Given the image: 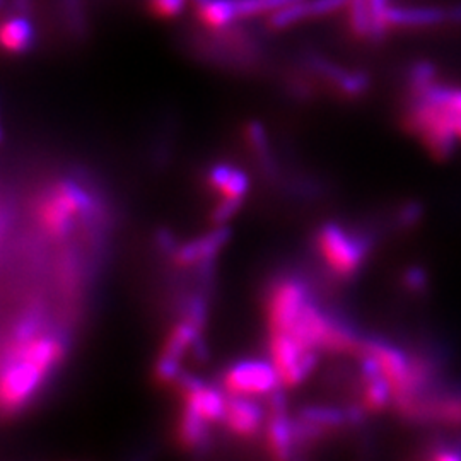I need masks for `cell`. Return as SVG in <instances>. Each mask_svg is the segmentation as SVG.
<instances>
[{
	"label": "cell",
	"mask_w": 461,
	"mask_h": 461,
	"mask_svg": "<svg viewBox=\"0 0 461 461\" xmlns=\"http://www.w3.org/2000/svg\"><path fill=\"white\" fill-rule=\"evenodd\" d=\"M66 344L53 333L36 331L24 339H14L4 354L2 369V409L16 413L40 390L55 366L62 361Z\"/></svg>",
	"instance_id": "1"
},
{
	"label": "cell",
	"mask_w": 461,
	"mask_h": 461,
	"mask_svg": "<svg viewBox=\"0 0 461 461\" xmlns=\"http://www.w3.org/2000/svg\"><path fill=\"white\" fill-rule=\"evenodd\" d=\"M316 248L330 272L339 279L352 277L363 264L367 247L356 232L327 224L316 234Z\"/></svg>",
	"instance_id": "2"
},
{
	"label": "cell",
	"mask_w": 461,
	"mask_h": 461,
	"mask_svg": "<svg viewBox=\"0 0 461 461\" xmlns=\"http://www.w3.org/2000/svg\"><path fill=\"white\" fill-rule=\"evenodd\" d=\"M87 195L79 186L70 183L57 185L40 203L38 219L41 228L51 238L64 236L87 209Z\"/></svg>",
	"instance_id": "3"
},
{
	"label": "cell",
	"mask_w": 461,
	"mask_h": 461,
	"mask_svg": "<svg viewBox=\"0 0 461 461\" xmlns=\"http://www.w3.org/2000/svg\"><path fill=\"white\" fill-rule=\"evenodd\" d=\"M268 348L272 364L285 388H294L312 375L320 352L301 346L289 333H270Z\"/></svg>",
	"instance_id": "4"
},
{
	"label": "cell",
	"mask_w": 461,
	"mask_h": 461,
	"mask_svg": "<svg viewBox=\"0 0 461 461\" xmlns=\"http://www.w3.org/2000/svg\"><path fill=\"white\" fill-rule=\"evenodd\" d=\"M222 390L230 396L272 395L279 390L280 378L272 363L243 361L232 364L222 375Z\"/></svg>",
	"instance_id": "5"
},
{
	"label": "cell",
	"mask_w": 461,
	"mask_h": 461,
	"mask_svg": "<svg viewBox=\"0 0 461 461\" xmlns=\"http://www.w3.org/2000/svg\"><path fill=\"white\" fill-rule=\"evenodd\" d=\"M310 303L306 285L301 280L287 277L276 282L267 301L270 333L293 329Z\"/></svg>",
	"instance_id": "6"
},
{
	"label": "cell",
	"mask_w": 461,
	"mask_h": 461,
	"mask_svg": "<svg viewBox=\"0 0 461 461\" xmlns=\"http://www.w3.org/2000/svg\"><path fill=\"white\" fill-rule=\"evenodd\" d=\"M207 183L221 195V202L212 212V221L221 226L238 211L240 203L247 195L248 176L232 166L219 165L209 171Z\"/></svg>",
	"instance_id": "7"
},
{
	"label": "cell",
	"mask_w": 461,
	"mask_h": 461,
	"mask_svg": "<svg viewBox=\"0 0 461 461\" xmlns=\"http://www.w3.org/2000/svg\"><path fill=\"white\" fill-rule=\"evenodd\" d=\"M285 400L279 392L270 395V417L265 426V441L270 456L287 460L296 449V428L294 420L287 417Z\"/></svg>",
	"instance_id": "8"
},
{
	"label": "cell",
	"mask_w": 461,
	"mask_h": 461,
	"mask_svg": "<svg viewBox=\"0 0 461 461\" xmlns=\"http://www.w3.org/2000/svg\"><path fill=\"white\" fill-rule=\"evenodd\" d=\"M182 384L183 403L205 419L209 424H214L222 420L226 402L222 392L214 388L200 379L190 378V376H180Z\"/></svg>",
	"instance_id": "9"
},
{
	"label": "cell",
	"mask_w": 461,
	"mask_h": 461,
	"mask_svg": "<svg viewBox=\"0 0 461 461\" xmlns=\"http://www.w3.org/2000/svg\"><path fill=\"white\" fill-rule=\"evenodd\" d=\"M222 422L234 436L251 439L262 429L264 412L260 405L249 396H230L226 402Z\"/></svg>",
	"instance_id": "10"
},
{
	"label": "cell",
	"mask_w": 461,
	"mask_h": 461,
	"mask_svg": "<svg viewBox=\"0 0 461 461\" xmlns=\"http://www.w3.org/2000/svg\"><path fill=\"white\" fill-rule=\"evenodd\" d=\"M230 238V230L226 228H217L209 232L207 236H202L185 247L175 249L173 257L175 262L180 267H192V265H209L219 253V248L222 247Z\"/></svg>",
	"instance_id": "11"
},
{
	"label": "cell",
	"mask_w": 461,
	"mask_h": 461,
	"mask_svg": "<svg viewBox=\"0 0 461 461\" xmlns=\"http://www.w3.org/2000/svg\"><path fill=\"white\" fill-rule=\"evenodd\" d=\"M447 23V9L439 7H393L386 11L388 28H426Z\"/></svg>",
	"instance_id": "12"
},
{
	"label": "cell",
	"mask_w": 461,
	"mask_h": 461,
	"mask_svg": "<svg viewBox=\"0 0 461 461\" xmlns=\"http://www.w3.org/2000/svg\"><path fill=\"white\" fill-rule=\"evenodd\" d=\"M310 66L313 67L314 70L327 77V81L333 84L340 93H344L347 96H357L364 93L369 86V79L363 72H348L342 67L330 64L329 60L321 59V57H310Z\"/></svg>",
	"instance_id": "13"
},
{
	"label": "cell",
	"mask_w": 461,
	"mask_h": 461,
	"mask_svg": "<svg viewBox=\"0 0 461 461\" xmlns=\"http://www.w3.org/2000/svg\"><path fill=\"white\" fill-rule=\"evenodd\" d=\"M202 24L215 32L228 30L240 19L236 0H194Z\"/></svg>",
	"instance_id": "14"
},
{
	"label": "cell",
	"mask_w": 461,
	"mask_h": 461,
	"mask_svg": "<svg viewBox=\"0 0 461 461\" xmlns=\"http://www.w3.org/2000/svg\"><path fill=\"white\" fill-rule=\"evenodd\" d=\"M2 47L9 53H26L33 49V24L24 16H13L4 21L0 32Z\"/></svg>",
	"instance_id": "15"
},
{
	"label": "cell",
	"mask_w": 461,
	"mask_h": 461,
	"mask_svg": "<svg viewBox=\"0 0 461 461\" xmlns=\"http://www.w3.org/2000/svg\"><path fill=\"white\" fill-rule=\"evenodd\" d=\"M209 438V422L202 419L194 409L183 407L180 426H178V439L180 445L186 449L203 447Z\"/></svg>",
	"instance_id": "16"
},
{
	"label": "cell",
	"mask_w": 461,
	"mask_h": 461,
	"mask_svg": "<svg viewBox=\"0 0 461 461\" xmlns=\"http://www.w3.org/2000/svg\"><path fill=\"white\" fill-rule=\"evenodd\" d=\"M348 26L356 38L371 40L373 33V19H371V7L369 0H348Z\"/></svg>",
	"instance_id": "17"
},
{
	"label": "cell",
	"mask_w": 461,
	"mask_h": 461,
	"mask_svg": "<svg viewBox=\"0 0 461 461\" xmlns=\"http://www.w3.org/2000/svg\"><path fill=\"white\" fill-rule=\"evenodd\" d=\"M297 0H236L240 17H253L258 14H274L282 7L294 4Z\"/></svg>",
	"instance_id": "18"
},
{
	"label": "cell",
	"mask_w": 461,
	"mask_h": 461,
	"mask_svg": "<svg viewBox=\"0 0 461 461\" xmlns=\"http://www.w3.org/2000/svg\"><path fill=\"white\" fill-rule=\"evenodd\" d=\"M60 7L70 33L76 38H84L87 23L84 16L83 0H60Z\"/></svg>",
	"instance_id": "19"
},
{
	"label": "cell",
	"mask_w": 461,
	"mask_h": 461,
	"mask_svg": "<svg viewBox=\"0 0 461 461\" xmlns=\"http://www.w3.org/2000/svg\"><path fill=\"white\" fill-rule=\"evenodd\" d=\"M369 7H371V19H373L371 40L373 41H381L384 38L386 32H388L386 11L390 7V0H369Z\"/></svg>",
	"instance_id": "20"
},
{
	"label": "cell",
	"mask_w": 461,
	"mask_h": 461,
	"mask_svg": "<svg viewBox=\"0 0 461 461\" xmlns=\"http://www.w3.org/2000/svg\"><path fill=\"white\" fill-rule=\"evenodd\" d=\"M186 0H150L149 7L156 16L171 19V17L180 16L185 11Z\"/></svg>",
	"instance_id": "21"
},
{
	"label": "cell",
	"mask_w": 461,
	"mask_h": 461,
	"mask_svg": "<svg viewBox=\"0 0 461 461\" xmlns=\"http://www.w3.org/2000/svg\"><path fill=\"white\" fill-rule=\"evenodd\" d=\"M447 23L461 24V4L453 5V7L447 9Z\"/></svg>",
	"instance_id": "22"
}]
</instances>
